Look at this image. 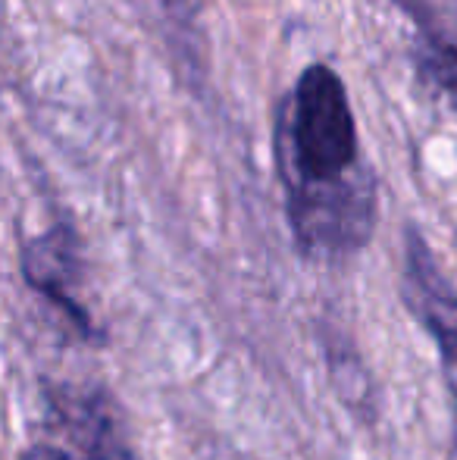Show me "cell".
I'll return each instance as SVG.
<instances>
[{"mask_svg":"<svg viewBox=\"0 0 457 460\" xmlns=\"http://www.w3.org/2000/svg\"><path fill=\"white\" fill-rule=\"evenodd\" d=\"M426 73L457 103V48L433 38L426 48Z\"/></svg>","mask_w":457,"mask_h":460,"instance_id":"5b68a950","label":"cell"},{"mask_svg":"<svg viewBox=\"0 0 457 460\" xmlns=\"http://www.w3.org/2000/svg\"><path fill=\"white\" fill-rule=\"evenodd\" d=\"M73 267H75L73 238H69L66 232H50V235L38 238L22 254V270H25V276H29V282L35 285V288H41L44 295L57 297L63 307H69L85 323V314L66 297V285L73 282Z\"/></svg>","mask_w":457,"mask_h":460,"instance_id":"277c9868","label":"cell"},{"mask_svg":"<svg viewBox=\"0 0 457 460\" xmlns=\"http://www.w3.org/2000/svg\"><path fill=\"white\" fill-rule=\"evenodd\" d=\"M22 460H73V457L60 448H48V445H41V448H31Z\"/></svg>","mask_w":457,"mask_h":460,"instance_id":"8992f818","label":"cell"},{"mask_svg":"<svg viewBox=\"0 0 457 460\" xmlns=\"http://www.w3.org/2000/svg\"><path fill=\"white\" fill-rule=\"evenodd\" d=\"M63 423L69 426V436L82 445L92 460H122L126 448H122L119 423L113 413H107L104 398L92 394V398H79L69 394L66 404H60Z\"/></svg>","mask_w":457,"mask_h":460,"instance_id":"3957f363","label":"cell"},{"mask_svg":"<svg viewBox=\"0 0 457 460\" xmlns=\"http://www.w3.org/2000/svg\"><path fill=\"white\" fill-rule=\"evenodd\" d=\"M404 297H408L410 310L420 316L426 332L439 345L442 364H445L448 373V385L457 394V291L439 270V263L433 261L429 248L417 235L408 244Z\"/></svg>","mask_w":457,"mask_h":460,"instance_id":"7a4b0ae2","label":"cell"},{"mask_svg":"<svg viewBox=\"0 0 457 460\" xmlns=\"http://www.w3.org/2000/svg\"><path fill=\"white\" fill-rule=\"evenodd\" d=\"M347 92L330 66H311L279 119L288 210L307 248L351 251L373 229V185L357 160Z\"/></svg>","mask_w":457,"mask_h":460,"instance_id":"6da1fadb","label":"cell"}]
</instances>
